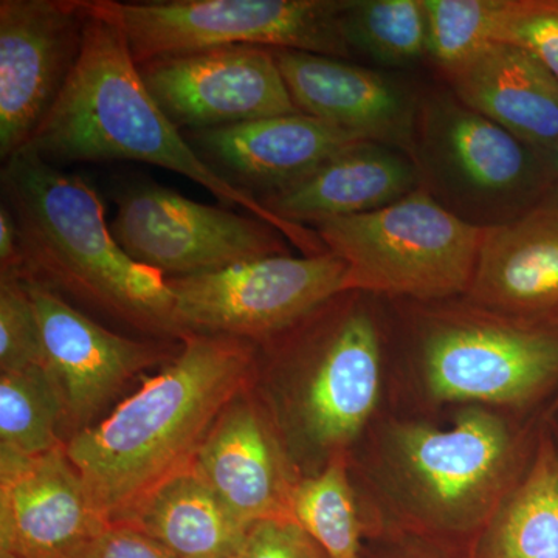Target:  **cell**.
<instances>
[{
    "instance_id": "6da1fadb",
    "label": "cell",
    "mask_w": 558,
    "mask_h": 558,
    "mask_svg": "<svg viewBox=\"0 0 558 558\" xmlns=\"http://www.w3.org/2000/svg\"><path fill=\"white\" fill-rule=\"evenodd\" d=\"M258 344L185 333L174 357L108 416L65 440L92 505L120 523L193 464L219 414L252 385Z\"/></svg>"
},
{
    "instance_id": "7a4b0ae2",
    "label": "cell",
    "mask_w": 558,
    "mask_h": 558,
    "mask_svg": "<svg viewBox=\"0 0 558 558\" xmlns=\"http://www.w3.org/2000/svg\"><path fill=\"white\" fill-rule=\"evenodd\" d=\"M78 64L27 148L50 163L130 160L178 172L207 189L227 207L270 223L306 255L326 252L317 231L284 222L258 199L227 182L202 160L185 134L154 100L119 25L95 0Z\"/></svg>"
},
{
    "instance_id": "3957f363",
    "label": "cell",
    "mask_w": 558,
    "mask_h": 558,
    "mask_svg": "<svg viewBox=\"0 0 558 558\" xmlns=\"http://www.w3.org/2000/svg\"><path fill=\"white\" fill-rule=\"evenodd\" d=\"M0 180L20 229L25 275L131 328L180 340L167 278L124 252L86 179L22 149L3 163Z\"/></svg>"
},
{
    "instance_id": "277c9868",
    "label": "cell",
    "mask_w": 558,
    "mask_h": 558,
    "mask_svg": "<svg viewBox=\"0 0 558 558\" xmlns=\"http://www.w3.org/2000/svg\"><path fill=\"white\" fill-rule=\"evenodd\" d=\"M357 292L340 293L259 347L271 357L266 403L290 461L319 469L359 438L380 395L381 344Z\"/></svg>"
},
{
    "instance_id": "5b68a950",
    "label": "cell",
    "mask_w": 558,
    "mask_h": 558,
    "mask_svg": "<svg viewBox=\"0 0 558 558\" xmlns=\"http://www.w3.org/2000/svg\"><path fill=\"white\" fill-rule=\"evenodd\" d=\"M388 476L417 534L472 542L486 526L521 468L520 442L497 414L470 407L447 428L392 429Z\"/></svg>"
},
{
    "instance_id": "8992f818",
    "label": "cell",
    "mask_w": 558,
    "mask_h": 558,
    "mask_svg": "<svg viewBox=\"0 0 558 558\" xmlns=\"http://www.w3.org/2000/svg\"><path fill=\"white\" fill-rule=\"evenodd\" d=\"M348 266L344 292L444 300L468 293L486 226L459 218L428 191L314 227Z\"/></svg>"
},
{
    "instance_id": "52a82bcc",
    "label": "cell",
    "mask_w": 558,
    "mask_h": 558,
    "mask_svg": "<svg viewBox=\"0 0 558 558\" xmlns=\"http://www.w3.org/2000/svg\"><path fill=\"white\" fill-rule=\"evenodd\" d=\"M123 31L138 65L170 54L226 46H258L352 54L343 31L347 0H95Z\"/></svg>"
},
{
    "instance_id": "ba28073f",
    "label": "cell",
    "mask_w": 558,
    "mask_h": 558,
    "mask_svg": "<svg viewBox=\"0 0 558 558\" xmlns=\"http://www.w3.org/2000/svg\"><path fill=\"white\" fill-rule=\"evenodd\" d=\"M348 266L330 252L267 256L196 277L167 278L180 339L209 333L264 344L344 292Z\"/></svg>"
},
{
    "instance_id": "9c48e42d",
    "label": "cell",
    "mask_w": 558,
    "mask_h": 558,
    "mask_svg": "<svg viewBox=\"0 0 558 558\" xmlns=\"http://www.w3.org/2000/svg\"><path fill=\"white\" fill-rule=\"evenodd\" d=\"M433 398L523 407L558 385V326L484 310L440 315L422 349Z\"/></svg>"
},
{
    "instance_id": "30bf717a",
    "label": "cell",
    "mask_w": 558,
    "mask_h": 558,
    "mask_svg": "<svg viewBox=\"0 0 558 558\" xmlns=\"http://www.w3.org/2000/svg\"><path fill=\"white\" fill-rule=\"evenodd\" d=\"M110 223L132 259L165 278L196 277L286 255L284 234L253 215L191 201L157 183H132Z\"/></svg>"
},
{
    "instance_id": "8fae6325",
    "label": "cell",
    "mask_w": 558,
    "mask_h": 558,
    "mask_svg": "<svg viewBox=\"0 0 558 558\" xmlns=\"http://www.w3.org/2000/svg\"><path fill=\"white\" fill-rule=\"evenodd\" d=\"M86 0L0 2V157L28 143L78 64L86 38Z\"/></svg>"
},
{
    "instance_id": "7c38bea8",
    "label": "cell",
    "mask_w": 558,
    "mask_h": 558,
    "mask_svg": "<svg viewBox=\"0 0 558 558\" xmlns=\"http://www.w3.org/2000/svg\"><path fill=\"white\" fill-rule=\"evenodd\" d=\"M138 68L154 100L179 130H211L301 112L267 47H213Z\"/></svg>"
},
{
    "instance_id": "4fadbf2b",
    "label": "cell",
    "mask_w": 558,
    "mask_h": 558,
    "mask_svg": "<svg viewBox=\"0 0 558 558\" xmlns=\"http://www.w3.org/2000/svg\"><path fill=\"white\" fill-rule=\"evenodd\" d=\"M43 336L46 368L64 403L72 435L100 421L98 414L150 366L170 360V348L106 329L57 290L25 275Z\"/></svg>"
},
{
    "instance_id": "5bb4252c",
    "label": "cell",
    "mask_w": 558,
    "mask_h": 558,
    "mask_svg": "<svg viewBox=\"0 0 558 558\" xmlns=\"http://www.w3.org/2000/svg\"><path fill=\"white\" fill-rule=\"evenodd\" d=\"M191 470L245 526L292 519L290 498L299 478L277 425L252 385L219 414Z\"/></svg>"
},
{
    "instance_id": "9a60e30c",
    "label": "cell",
    "mask_w": 558,
    "mask_h": 558,
    "mask_svg": "<svg viewBox=\"0 0 558 558\" xmlns=\"http://www.w3.org/2000/svg\"><path fill=\"white\" fill-rule=\"evenodd\" d=\"M106 524L65 446L39 457L0 451V557L72 558Z\"/></svg>"
},
{
    "instance_id": "2e32d148",
    "label": "cell",
    "mask_w": 558,
    "mask_h": 558,
    "mask_svg": "<svg viewBox=\"0 0 558 558\" xmlns=\"http://www.w3.org/2000/svg\"><path fill=\"white\" fill-rule=\"evenodd\" d=\"M185 137L213 171L258 201L365 142L303 112L186 131Z\"/></svg>"
},
{
    "instance_id": "e0dca14e",
    "label": "cell",
    "mask_w": 558,
    "mask_h": 558,
    "mask_svg": "<svg viewBox=\"0 0 558 558\" xmlns=\"http://www.w3.org/2000/svg\"><path fill=\"white\" fill-rule=\"evenodd\" d=\"M271 51L301 112L365 142L413 156L414 106L398 83L339 58Z\"/></svg>"
},
{
    "instance_id": "ac0fdd59",
    "label": "cell",
    "mask_w": 558,
    "mask_h": 558,
    "mask_svg": "<svg viewBox=\"0 0 558 558\" xmlns=\"http://www.w3.org/2000/svg\"><path fill=\"white\" fill-rule=\"evenodd\" d=\"M469 299L508 317L548 319L558 311V205L486 226Z\"/></svg>"
},
{
    "instance_id": "d6986e66",
    "label": "cell",
    "mask_w": 558,
    "mask_h": 558,
    "mask_svg": "<svg viewBox=\"0 0 558 558\" xmlns=\"http://www.w3.org/2000/svg\"><path fill=\"white\" fill-rule=\"evenodd\" d=\"M414 190L417 174L410 157L388 146L362 142L259 202L284 222L315 227L388 207Z\"/></svg>"
},
{
    "instance_id": "ffe728a7",
    "label": "cell",
    "mask_w": 558,
    "mask_h": 558,
    "mask_svg": "<svg viewBox=\"0 0 558 558\" xmlns=\"http://www.w3.org/2000/svg\"><path fill=\"white\" fill-rule=\"evenodd\" d=\"M459 102L549 156L558 142V81L532 54L494 43L444 72Z\"/></svg>"
},
{
    "instance_id": "44dd1931",
    "label": "cell",
    "mask_w": 558,
    "mask_h": 558,
    "mask_svg": "<svg viewBox=\"0 0 558 558\" xmlns=\"http://www.w3.org/2000/svg\"><path fill=\"white\" fill-rule=\"evenodd\" d=\"M123 524L178 558H234L247 529L191 470L161 484Z\"/></svg>"
},
{
    "instance_id": "7402d4cb",
    "label": "cell",
    "mask_w": 558,
    "mask_h": 558,
    "mask_svg": "<svg viewBox=\"0 0 558 558\" xmlns=\"http://www.w3.org/2000/svg\"><path fill=\"white\" fill-rule=\"evenodd\" d=\"M470 558H558V444L539 433L519 481L470 543Z\"/></svg>"
},
{
    "instance_id": "603a6c76",
    "label": "cell",
    "mask_w": 558,
    "mask_h": 558,
    "mask_svg": "<svg viewBox=\"0 0 558 558\" xmlns=\"http://www.w3.org/2000/svg\"><path fill=\"white\" fill-rule=\"evenodd\" d=\"M439 138L458 178L481 193H515L534 175L535 149L461 102L444 109Z\"/></svg>"
},
{
    "instance_id": "cb8c5ba5",
    "label": "cell",
    "mask_w": 558,
    "mask_h": 558,
    "mask_svg": "<svg viewBox=\"0 0 558 558\" xmlns=\"http://www.w3.org/2000/svg\"><path fill=\"white\" fill-rule=\"evenodd\" d=\"M290 513L329 558H365V529L349 481L347 453L330 458L317 472L296 480Z\"/></svg>"
},
{
    "instance_id": "d4e9b609",
    "label": "cell",
    "mask_w": 558,
    "mask_h": 558,
    "mask_svg": "<svg viewBox=\"0 0 558 558\" xmlns=\"http://www.w3.org/2000/svg\"><path fill=\"white\" fill-rule=\"evenodd\" d=\"M64 403L46 366L0 373V451L39 457L65 446Z\"/></svg>"
},
{
    "instance_id": "484cf974",
    "label": "cell",
    "mask_w": 558,
    "mask_h": 558,
    "mask_svg": "<svg viewBox=\"0 0 558 558\" xmlns=\"http://www.w3.org/2000/svg\"><path fill=\"white\" fill-rule=\"evenodd\" d=\"M343 31L352 51L385 65L413 64L428 54L424 0H347Z\"/></svg>"
},
{
    "instance_id": "4316f807",
    "label": "cell",
    "mask_w": 558,
    "mask_h": 558,
    "mask_svg": "<svg viewBox=\"0 0 558 558\" xmlns=\"http://www.w3.org/2000/svg\"><path fill=\"white\" fill-rule=\"evenodd\" d=\"M428 57L449 72L497 43L505 0H424Z\"/></svg>"
},
{
    "instance_id": "83f0119b",
    "label": "cell",
    "mask_w": 558,
    "mask_h": 558,
    "mask_svg": "<svg viewBox=\"0 0 558 558\" xmlns=\"http://www.w3.org/2000/svg\"><path fill=\"white\" fill-rule=\"evenodd\" d=\"M46 366L43 336L24 274L0 277V373Z\"/></svg>"
},
{
    "instance_id": "f1b7e54d",
    "label": "cell",
    "mask_w": 558,
    "mask_h": 558,
    "mask_svg": "<svg viewBox=\"0 0 558 558\" xmlns=\"http://www.w3.org/2000/svg\"><path fill=\"white\" fill-rule=\"evenodd\" d=\"M497 43L526 50L558 81V0H505Z\"/></svg>"
},
{
    "instance_id": "f546056e",
    "label": "cell",
    "mask_w": 558,
    "mask_h": 558,
    "mask_svg": "<svg viewBox=\"0 0 558 558\" xmlns=\"http://www.w3.org/2000/svg\"><path fill=\"white\" fill-rule=\"evenodd\" d=\"M234 558H329L292 519L258 521L247 529Z\"/></svg>"
},
{
    "instance_id": "4dcf8cb0",
    "label": "cell",
    "mask_w": 558,
    "mask_h": 558,
    "mask_svg": "<svg viewBox=\"0 0 558 558\" xmlns=\"http://www.w3.org/2000/svg\"><path fill=\"white\" fill-rule=\"evenodd\" d=\"M72 558H178L156 539L123 523H108Z\"/></svg>"
},
{
    "instance_id": "1f68e13d",
    "label": "cell",
    "mask_w": 558,
    "mask_h": 558,
    "mask_svg": "<svg viewBox=\"0 0 558 558\" xmlns=\"http://www.w3.org/2000/svg\"><path fill=\"white\" fill-rule=\"evenodd\" d=\"M371 558H470L469 550L459 554L451 543L427 537L417 532H405L387 539Z\"/></svg>"
},
{
    "instance_id": "d6a6232c",
    "label": "cell",
    "mask_w": 558,
    "mask_h": 558,
    "mask_svg": "<svg viewBox=\"0 0 558 558\" xmlns=\"http://www.w3.org/2000/svg\"><path fill=\"white\" fill-rule=\"evenodd\" d=\"M24 274L21 233L16 219L7 204L0 205V277Z\"/></svg>"
},
{
    "instance_id": "836d02e7",
    "label": "cell",
    "mask_w": 558,
    "mask_h": 558,
    "mask_svg": "<svg viewBox=\"0 0 558 558\" xmlns=\"http://www.w3.org/2000/svg\"><path fill=\"white\" fill-rule=\"evenodd\" d=\"M549 185L558 191V142L556 148L548 156ZM558 205V202H556Z\"/></svg>"
},
{
    "instance_id": "e575fe53",
    "label": "cell",
    "mask_w": 558,
    "mask_h": 558,
    "mask_svg": "<svg viewBox=\"0 0 558 558\" xmlns=\"http://www.w3.org/2000/svg\"><path fill=\"white\" fill-rule=\"evenodd\" d=\"M545 322H548L549 325L558 326V311L556 312V314L550 315L548 319H545Z\"/></svg>"
},
{
    "instance_id": "d590c367",
    "label": "cell",
    "mask_w": 558,
    "mask_h": 558,
    "mask_svg": "<svg viewBox=\"0 0 558 558\" xmlns=\"http://www.w3.org/2000/svg\"><path fill=\"white\" fill-rule=\"evenodd\" d=\"M554 438H556V436H554ZM556 440H557V444H558V439L557 438H556Z\"/></svg>"
},
{
    "instance_id": "8d00e7d4",
    "label": "cell",
    "mask_w": 558,
    "mask_h": 558,
    "mask_svg": "<svg viewBox=\"0 0 558 558\" xmlns=\"http://www.w3.org/2000/svg\"><path fill=\"white\" fill-rule=\"evenodd\" d=\"M0 558H7V557H0Z\"/></svg>"
}]
</instances>
